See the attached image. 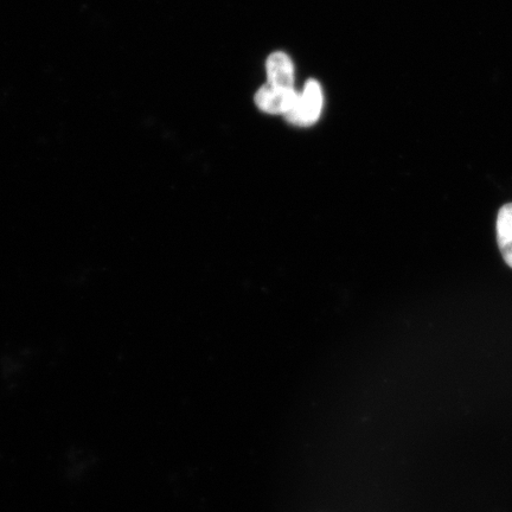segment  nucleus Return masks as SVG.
<instances>
[{
  "label": "nucleus",
  "instance_id": "obj_3",
  "mask_svg": "<svg viewBox=\"0 0 512 512\" xmlns=\"http://www.w3.org/2000/svg\"><path fill=\"white\" fill-rule=\"evenodd\" d=\"M268 85L278 88H293L294 67L285 53L277 51L268 57L267 64Z\"/></svg>",
  "mask_w": 512,
  "mask_h": 512
},
{
  "label": "nucleus",
  "instance_id": "obj_2",
  "mask_svg": "<svg viewBox=\"0 0 512 512\" xmlns=\"http://www.w3.org/2000/svg\"><path fill=\"white\" fill-rule=\"evenodd\" d=\"M299 94L293 88L262 86L255 94V104L259 110L268 114H284L297 104Z\"/></svg>",
  "mask_w": 512,
  "mask_h": 512
},
{
  "label": "nucleus",
  "instance_id": "obj_1",
  "mask_svg": "<svg viewBox=\"0 0 512 512\" xmlns=\"http://www.w3.org/2000/svg\"><path fill=\"white\" fill-rule=\"evenodd\" d=\"M323 92L316 80L306 82L304 91L299 94L297 104L285 117L291 124L311 126L316 124L323 110Z\"/></svg>",
  "mask_w": 512,
  "mask_h": 512
},
{
  "label": "nucleus",
  "instance_id": "obj_4",
  "mask_svg": "<svg viewBox=\"0 0 512 512\" xmlns=\"http://www.w3.org/2000/svg\"><path fill=\"white\" fill-rule=\"evenodd\" d=\"M497 240L505 262L512 268V203L505 204L499 210Z\"/></svg>",
  "mask_w": 512,
  "mask_h": 512
}]
</instances>
